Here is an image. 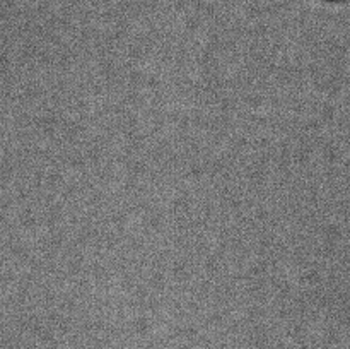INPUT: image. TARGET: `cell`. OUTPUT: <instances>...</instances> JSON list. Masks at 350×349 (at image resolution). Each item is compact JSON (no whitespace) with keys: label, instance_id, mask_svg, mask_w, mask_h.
Returning a JSON list of instances; mask_svg holds the SVG:
<instances>
[]
</instances>
